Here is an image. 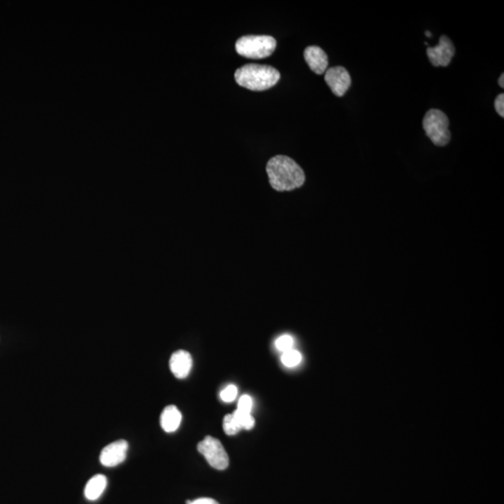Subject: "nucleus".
Returning a JSON list of instances; mask_svg holds the SVG:
<instances>
[{
	"label": "nucleus",
	"instance_id": "4be33fe9",
	"mask_svg": "<svg viewBox=\"0 0 504 504\" xmlns=\"http://www.w3.org/2000/svg\"><path fill=\"white\" fill-rule=\"evenodd\" d=\"M426 36H427V37H431V32L430 31L426 32Z\"/></svg>",
	"mask_w": 504,
	"mask_h": 504
},
{
	"label": "nucleus",
	"instance_id": "f8f14e48",
	"mask_svg": "<svg viewBox=\"0 0 504 504\" xmlns=\"http://www.w3.org/2000/svg\"><path fill=\"white\" fill-rule=\"evenodd\" d=\"M108 485V480L103 474H96L88 481L85 486L84 496L89 501H96L103 494Z\"/></svg>",
	"mask_w": 504,
	"mask_h": 504
},
{
	"label": "nucleus",
	"instance_id": "1a4fd4ad",
	"mask_svg": "<svg viewBox=\"0 0 504 504\" xmlns=\"http://www.w3.org/2000/svg\"><path fill=\"white\" fill-rule=\"evenodd\" d=\"M304 56L311 71L318 75L325 73L328 69L329 60L326 53L321 48L308 46L305 48Z\"/></svg>",
	"mask_w": 504,
	"mask_h": 504
},
{
	"label": "nucleus",
	"instance_id": "9d476101",
	"mask_svg": "<svg viewBox=\"0 0 504 504\" xmlns=\"http://www.w3.org/2000/svg\"><path fill=\"white\" fill-rule=\"evenodd\" d=\"M170 366L171 372L179 379H183L189 375L192 367L191 354L185 350H178L171 356Z\"/></svg>",
	"mask_w": 504,
	"mask_h": 504
},
{
	"label": "nucleus",
	"instance_id": "f3484780",
	"mask_svg": "<svg viewBox=\"0 0 504 504\" xmlns=\"http://www.w3.org/2000/svg\"><path fill=\"white\" fill-rule=\"evenodd\" d=\"M237 388L235 385H229L222 391L221 399L225 403H232L237 399Z\"/></svg>",
	"mask_w": 504,
	"mask_h": 504
},
{
	"label": "nucleus",
	"instance_id": "7ed1b4c3",
	"mask_svg": "<svg viewBox=\"0 0 504 504\" xmlns=\"http://www.w3.org/2000/svg\"><path fill=\"white\" fill-rule=\"evenodd\" d=\"M277 40L271 36H244L235 42L238 55L249 59L269 57L275 52Z\"/></svg>",
	"mask_w": 504,
	"mask_h": 504
},
{
	"label": "nucleus",
	"instance_id": "6e6552de",
	"mask_svg": "<svg viewBox=\"0 0 504 504\" xmlns=\"http://www.w3.org/2000/svg\"><path fill=\"white\" fill-rule=\"evenodd\" d=\"M128 444L125 440L114 442L102 450L100 462L105 467H115L125 460Z\"/></svg>",
	"mask_w": 504,
	"mask_h": 504
},
{
	"label": "nucleus",
	"instance_id": "412c9836",
	"mask_svg": "<svg viewBox=\"0 0 504 504\" xmlns=\"http://www.w3.org/2000/svg\"><path fill=\"white\" fill-rule=\"evenodd\" d=\"M498 84L501 88H504V75L501 74L500 79H498Z\"/></svg>",
	"mask_w": 504,
	"mask_h": 504
},
{
	"label": "nucleus",
	"instance_id": "423d86ee",
	"mask_svg": "<svg viewBox=\"0 0 504 504\" xmlns=\"http://www.w3.org/2000/svg\"><path fill=\"white\" fill-rule=\"evenodd\" d=\"M325 82L334 96L341 98L351 87L350 74L344 66H334L327 69Z\"/></svg>",
	"mask_w": 504,
	"mask_h": 504
},
{
	"label": "nucleus",
	"instance_id": "f03ea898",
	"mask_svg": "<svg viewBox=\"0 0 504 504\" xmlns=\"http://www.w3.org/2000/svg\"><path fill=\"white\" fill-rule=\"evenodd\" d=\"M235 79L241 87L251 91H265L277 84L280 73L271 66L248 64L237 69Z\"/></svg>",
	"mask_w": 504,
	"mask_h": 504
},
{
	"label": "nucleus",
	"instance_id": "9b49d317",
	"mask_svg": "<svg viewBox=\"0 0 504 504\" xmlns=\"http://www.w3.org/2000/svg\"><path fill=\"white\" fill-rule=\"evenodd\" d=\"M181 413L175 406H166L161 415V426L166 433H174L181 426Z\"/></svg>",
	"mask_w": 504,
	"mask_h": 504
},
{
	"label": "nucleus",
	"instance_id": "dca6fc26",
	"mask_svg": "<svg viewBox=\"0 0 504 504\" xmlns=\"http://www.w3.org/2000/svg\"><path fill=\"white\" fill-rule=\"evenodd\" d=\"M294 343V339H292L291 335H281L280 337H278V339L276 340V348H277L278 350L281 351L282 353L286 352V351L292 350Z\"/></svg>",
	"mask_w": 504,
	"mask_h": 504
},
{
	"label": "nucleus",
	"instance_id": "39448f33",
	"mask_svg": "<svg viewBox=\"0 0 504 504\" xmlns=\"http://www.w3.org/2000/svg\"><path fill=\"white\" fill-rule=\"evenodd\" d=\"M197 449L206 458L211 467L222 471L229 465V457L219 440L213 436H206L198 444Z\"/></svg>",
	"mask_w": 504,
	"mask_h": 504
},
{
	"label": "nucleus",
	"instance_id": "4468645a",
	"mask_svg": "<svg viewBox=\"0 0 504 504\" xmlns=\"http://www.w3.org/2000/svg\"><path fill=\"white\" fill-rule=\"evenodd\" d=\"M281 361H282L284 366L289 367V368L296 367L302 361L301 353L292 348V350L283 352L282 356H281Z\"/></svg>",
	"mask_w": 504,
	"mask_h": 504
},
{
	"label": "nucleus",
	"instance_id": "aec40b11",
	"mask_svg": "<svg viewBox=\"0 0 504 504\" xmlns=\"http://www.w3.org/2000/svg\"><path fill=\"white\" fill-rule=\"evenodd\" d=\"M187 504H219L211 498H199L195 501H188Z\"/></svg>",
	"mask_w": 504,
	"mask_h": 504
},
{
	"label": "nucleus",
	"instance_id": "0eeeda50",
	"mask_svg": "<svg viewBox=\"0 0 504 504\" xmlns=\"http://www.w3.org/2000/svg\"><path fill=\"white\" fill-rule=\"evenodd\" d=\"M456 49L454 44L449 37H440L437 46L427 49V55L431 65L433 66H447L454 57Z\"/></svg>",
	"mask_w": 504,
	"mask_h": 504
},
{
	"label": "nucleus",
	"instance_id": "ddd939ff",
	"mask_svg": "<svg viewBox=\"0 0 504 504\" xmlns=\"http://www.w3.org/2000/svg\"><path fill=\"white\" fill-rule=\"evenodd\" d=\"M233 415H234L235 422H237L241 430L242 429L251 430L255 425V420H254V417H252L251 413H244L237 409L233 413Z\"/></svg>",
	"mask_w": 504,
	"mask_h": 504
},
{
	"label": "nucleus",
	"instance_id": "20e7f679",
	"mask_svg": "<svg viewBox=\"0 0 504 504\" xmlns=\"http://www.w3.org/2000/svg\"><path fill=\"white\" fill-rule=\"evenodd\" d=\"M423 128H424L426 135L436 146H446L451 139L449 117L440 109H430L425 114L424 119H423Z\"/></svg>",
	"mask_w": 504,
	"mask_h": 504
},
{
	"label": "nucleus",
	"instance_id": "6ab92c4d",
	"mask_svg": "<svg viewBox=\"0 0 504 504\" xmlns=\"http://www.w3.org/2000/svg\"><path fill=\"white\" fill-rule=\"evenodd\" d=\"M495 109L496 111L498 112V114L500 115L501 117H504V95L503 93H501V95H498L497 96V98L495 99Z\"/></svg>",
	"mask_w": 504,
	"mask_h": 504
},
{
	"label": "nucleus",
	"instance_id": "2eb2a0df",
	"mask_svg": "<svg viewBox=\"0 0 504 504\" xmlns=\"http://www.w3.org/2000/svg\"><path fill=\"white\" fill-rule=\"evenodd\" d=\"M224 429L225 433L227 435H235L240 433L241 430L240 426H238L237 422H235L234 415L233 414L225 415L224 420Z\"/></svg>",
	"mask_w": 504,
	"mask_h": 504
},
{
	"label": "nucleus",
	"instance_id": "f257e3e1",
	"mask_svg": "<svg viewBox=\"0 0 504 504\" xmlns=\"http://www.w3.org/2000/svg\"><path fill=\"white\" fill-rule=\"evenodd\" d=\"M267 172L273 189L278 192L292 191L302 187L305 175L301 166L285 155H277L268 161Z\"/></svg>",
	"mask_w": 504,
	"mask_h": 504
},
{
	"label": "nucleus",
	"instance_id": "a211bd4d",
	"mask_svg": "<svg viewBox=\"0 0 504 504\" xmlns=\"http://www.w3.org/2000/svg\"><path fill=\"white\" fill-rule=\"evenodd\" d=\"M252 406H253V401L252 398L249 395H243L238 401L237 410L244 413H251Z\"/></svg>",
	"mask_w": 504,
	"mask_h": 504
}]
</instances>
